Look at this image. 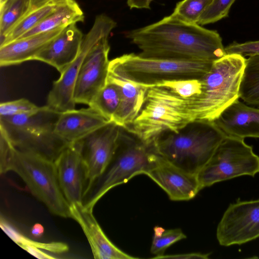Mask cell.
Returning a JSON list of instances; mask_svg holds the SVG:
<instances>
[{
  "label": "cell",
  "instance_id": "6da1fadb",
  "mask_svg": "<svg viewBox=\"0 0 259 259\" xmlns=\"http://www.w3.org/2000/svg\"><path fill=\"white\" fill-rule=\"evenodd\" d=\"M146 58L213 62L226 55L215 30L183 21L172 15L125 33Z\"/></svg>",
  "mask_w": 259,
  "mask_h": 259
},
{
  "label": "cell",
  "instance_id": "7a4b0ae2",
  "mask_svg": "<svg viewBox=\"0 0 259 259\" xmlns=\"http://www.w3.org/2000/svg\"><path fill=\"white\" fill-rule=\"evenodd\" d=\"M12 171L53 214L70 218V205L60 186L54 161L15 148L0 128V172Z\"/></svg>",
  "mask_w": 259,
  "mask_h": 259
},
{
  "label": "cell",
  "instance_id": "3957f363",
  "mask_svg": "<svg viewBox=\"0 0 259 259\" xmlns=\"http://www.w3.org/2000/svg\"><path fill=\"white\" fill-rule=\"evenodd\" d=\"M226 137L213 121L195 120L177 133L162 134L151 145L169 163L197 175Z\"/></svg>",
  "mask_w": 259,
  "mask_h": 259
},
{
  "label": "cell",
  "instance_id": "277c9868",
  "mask_svg": "<svg viewBox=\"0 0 259 259\" xmlns=\"http://www.w3.org/2000/svg\"><path fill=\"white\" fill-rule=\"evenodd\" d=\"M246 58L239 54H226L213 61L200 79L201 93L189 98L194 120L212 122L239 98L240 85Z\"/></svg>",
  "mask_w": 259,
  "mask_h": 259
},
{
  "label": "cell",
  "instance_id": "5b68a950",
  "mask_svg": "<svg viewBox=\"0 0 259 259\" xmlns=\"http://www.w3.org/2000/svg\"><path fill=\"white\" fill-rule=\"evenodd\" d=\"M194 121L189 98L165 87L154 86L148 88L139 113L125 128L151 145L162 134L177 133Z\"/></svg>",
  "mask_w": 259,
  "mask_h": 259
},
{
  "label": "cell",
  "instance_id": "8992f818",
  "mask_svg": "<svg viewBox=\"0 0 259 259\" xmlns=\"http://www.w3.org/2000/svg\"><path fill=\"white\" fill-rule=\"evenodd\" d=\"M157 157L152 145L143 142L121 127L112 157L103 174L94 182L83 197V204L93 209L98 201L110 189L127 183L134 177L145 175Z\"/></svg>",
  "mask_w": 259,
  "mask_h": 259
},
{
  "label": "cell",
  "instance_id": "52a82bcc",
  "mask_svg": "<svg viewBox=\"0 0 259 259\" xmlns=\"http://www.w3.org/2000/svg\"><path fill=\"white\" fill-rule=\"evenodd\" d=\"M59 114L46 105L31 112L0 117V127L17 149L54 161L70 145L55 132Z\"/></svg>",
  "mask_w": 259,
  "mask_h": 259
},
{
  "label": "cell",
  "instance_id": "ba28073f",
  "mask_svg": "<svg viewBox=\"0 0 259 259\" xmlns=\"http://www.w3.org/2000/svg\"><path fill=\"white\" fill-rule=\"evenodd\" d=\"M213 62L146 58L130 53L110 60L108 72L150 88L166 80L201 79Z\"/></svg>",
  "mask_w": 259,
  "mask_h": 259
},
{
  "label": "cell",
  "instance_id": "9c48e42d",
  "mask_svg": "<svg viewBox=\"0 0 259 259\" xmlns=\"http://www.w3.org/2000/svg\"><path fill=\"white\" fill-rule=\"evenodd\" d=\"M259 172V156L244 139L226 136L197 174L201 190L241 176Z\"/></svg>",
  "mask_w": 259,
  "mask_h": 259
},
{
  "label": "cell",
  "instance_id": "30bf717a",
  "mask_svg": "<svg viewBox=\"0 0 259 259\" xmlns=\"http://www.w3.org/2000/svg\"><path fill=\"white\" fill-rule=\"evenodd\" d=\"M116 26V22L105 14L96 17L92 27L83 37L77 57L54 81L47 105L59 112L75 109L74 91L83 62L94 47L102 38L109 37Z\"/></svg>",
  "mask_w": 259,
  "mask_h": 259
},
{
  "label": "cell",
  "instance_id": "8fae6325",
  "mask_svg": "<svg viewBox=\"0 0 259 259\" xmlns=\"http://www.w3.org/2000/svg\"><path fill=\"white\" fill-rule=\"evenodd\" d=\"M217 238L224 246L241 245L259 237V199H238L230 204L217 229Z\"/></svg>",
  "mask_w": 259,
  "mask_h": 259
},
{
  "label": "cell",
  "instance_id": "7c38bea8",
  "mask_svg": "<svg viewBox=\"0 0 259 259\" xmlns=\"http://www.w3.org/2000/svg\"><path fill=\"white\" fill-rule=\"evenodd\" d=\"M120 127L113 121H109L73 143L81 153L86 168L84 196L110 161L116 146Z\"/></svg>",
  "mask_w": 259,
  "mask_h": 259
},
{
  "label": "cell",
  "instance_id": "4fadbf2b",
  "mask_svg": "<svg viewBox=\"0 0 259 259\" xmlns=\"http://www.w3.org/2000/svg\"><path fill=\"white\" fill-rule=\"evenodd\" d=\"M108 37L102 38L89 52L80 68L74 91L76 103L90 105L107 83L110 61Z\"/></svg>",
  "mask_w": 259,
  "mask_h": 259
},
{
  "label": "cell",
  "instance_id": "5bb4252c",
  "mask_svg": "<svg viewBox=\"0 0 259 259\" xmlns=\"http://www.w3.org/2000/svg\"><path fill=\"white\" fill-rule=\"evenodd\" d=\"M61 190L70 205L83 203L86 168L78 147L67 146L54 161Z\"/></svg>",
  "mask_w": 259,
  "mask_h": 259
},
{
  "label": "cell",
  "instance_id": "9a60e30c",
  "mask_svg": "<svg viewBox=\"0 0 259 259\" xmlns=\"http://www.w3.org/2000/svg\"><path fill=\"white\" fill-rule=\"evenodd\" d=\"M145 175L158 185L173 201L192 199L201 190L197 175L180 169L157 154L153 166Z\"/></svg>",
  "mask_w": 259,
  "mask_h": 259
},
{
  "label": "cell",
  "instance_id": "2e32d148",
  "mask_svg": "<svg viewBox=\"0 0 259 259\" xmlns=\"http://www.w3.org/2000/svg\"><path fill=\"white\" fill-rule=\"evenodd\" d=\"M92 209L83 203L71 204L70 218L80 226L91 246L95 258L136 259L115 246L106 236L95 219Z\"/></svg>",
  "mask_w": 259,
  "mask_h": 259
},
{
  "label": "cell",
  "instance_id": "e0dca14e",
  "mask_svg": "<svg viewBox=\"0 0 259 259\" xmlns=\"http://www.w3.org/2000/svg\"><path fill=\"white\" fill-rule=\"evenodd\" d=\"M83 35L76 24L65 27L61 32L34 57L62 73L79 54Z\"/></svg>",
  "mask_w": 259,
  "mask_h": 259
},
{
  "label": "cell",
  "instance_id": "ac0fdd59",
  "mask_svg": "<svg viewBox=\"0 0 259 259\" xmlns=\"http://www.w3.org/2000/svg\"><path fill=\"white\" fill-rule=\"evenodd\" d=\"M213 122L226 136L259 138V108L249 106L239 99Z\"/></svg>",
  "mask_w": 259,
  "mask_h": 259
},
{
  "label": "cell",
  "instance_id": "d6986e66",
  "mask_svg": "<svg viewBox=\"0 0 259 259\" xmlns=\"http://www.w3.org/2000/svg\"><path fill=\"white\" fill-rule=\"evenodd\" d=\"M109 122L89 107L60 112L55 132L68 144L73 143Z\"/></svg>",
  "mask_w": 259,
  "mask_h": 259
},
{
  "label": "cell",
  "instance_id": "ffe728a7",
  "mask_svg": "<svg viewBox=\"0 0 259 259\" xmlns=\"http://www.w3.org/2000/svg\"><path fill=\"white\" fill-rule=\"evenodd\" d=\"M64 28L16 39L0 47V66L5 67L33 60L34 57Z\"/></svg>",
  "mask_w": 259,
  "mask_h": 259
},
{
  "label": "cell",
  "instance_id": "44dd1931",
  "mask_svg": "<svg viewBox=\"0 0 259 259\" xmlns=\"http://www.w3.org/2000/svg\"><path fill=\"white\" fill-rule=\"evenodd\" d=\"M107 82L117 85L120 92L119 105L112 121L125 128L139 113L149 88L125 80L109 72Z\"/></svg>",
  "mask_w": 259,
  "mask_h": 259
},
{
  "label": "cell",
  "instance_id": "7402d4cb",
  "mask_svg": "<svg viewBox=\"0 0 259 259\" xmlns=\"http://www.w3.org/2000/svg\"><path fill=\"white\" fill-rule=\"evenodd\" d=\"M83 13L74 0H66L37 25L18 39L26 38L83 21Z\"/></svg>",
  "mask_w": 259,
  "mask_h": 259
},
{
  "label": "cell",
  "instance_id": "603a6c76",
  "mask_svg": "<svg viewBox=\"0 0 259 259\" xmlns=\"http://www.w3.org/2000/svg\"><path fill=\"white\" fill-rule=\"evenodd\" d=\"M239 95L247 105L259 108V55L246 59Z\"/></svg>",
  "mask_w": 259,
  "mask_h": 259
},
{
  "label": "cell",
  "instance_id": "cb8c5ba5",
  "mask_svg": "<svg viewBox=\"0 0 259 259\" xmlns=\"http://www.w3.org/2000/svg\"><path fill=\"white\" fill-rule=\"evenodd\" d=\"M66 0H56L33 10L23 17L0 41V47L15 40L31 30Z\"/></svg>",
  "mask_w": 259,
  "mask_h": 259
},
{
  "label": "cell",
  "instance_id": "d4e9b609",
  "mask_svg": "<svg viewBox=\"0 0 259 259\" xmlns=\"http://www.w3.org/2000/svg\"><path fill=\"white\" fill-rule=\"evenodd\" d=\"M30 11V0H7L0 5V41Z\"/></svg>",
  "mask_w": 259,
  "mask_h": 259
},
{
  "label": "cell",
  "instance_id": "484cf974",
  "mask_svg": "<svg viewBox=\"0 0 259 259\" xmlns=\"http://www.w3.org/2000/svg\"><path fill=\"white\" fill-rule=\"evenodd\" d=\"M120 101L119 88L113 83L107 82L97 94L89 107H91L109 121H112Z\"/></svg>",
  "mask_w": 259,
  "mask_h": 259
},
{
  "label": "cell",
  "instance_id": "4316f807",
  "mask_svg": "<svg viewBox=\"0 0 259 259\" xmlns=\"http://www.w3.org/2000/svg\"><path fill=\"white\" fill-rule=\"evenodd\" d=\"M0 225L4 231L21 248L25 246L33 247L56 253H64L68 250V246L63 242L42 243L29 239L17 231L2 217Z\"/></svg>",
  "mask_w": 259,
  "mask_h": 259
},
{
  "label": "cell",
  "instance_id": "83f0119b",
  "mask_svg": "<svg viewBox=\"0 0 259 259\" xmlns=\"http://www.w3.org/2000/svg\"><path fill=\"white\" fill-rule=\"evenodd\" d=\"M154 234L151 246V252L158 258L164 255L165 250L175 243L185 239L186 235L179 228L165 229L156 226L153 229Z\"/></svg>",
  "mask_w": 259,
  "mask_h": 259
},
{
  "label": "cell",
  "instance_id": "f1b7e54d",
  "mask_svg": "<svg viewBox=\"0 0 259 259\" xmlns=\"http://www.w3.org/2000/svg\"><path fill=\"white\" fill-rule=\"evenodd\" d=\"M213 0H182L178 3L171 14L177 18L190 23H197Z\"/></svg>",
  "mask_w": 259,
  "mask_h": 259
},
{
  "label": "cell",
  "instance_id": "f546056e",
  "mask_svg": "<svg viewBox=\"0 0 259 259\" xmlns=\"http://www.w3.org/2000/svg\"><path fill=\"white\" fill-rule=\"evenodd\" d=\"M155 86L167 88L179 96L187 99L197 96L202 91L200 79L166 80Z\"/></svg>",
  "mask_w": 259,
  "mask_h": 259
},
{
  "label": "cell",
  "instance_id": "4dcf8cb0",
  "mask_svg": "<svg viewBox=\"0 0 259 259\" xmlns=\"http://www.w3.org/2000/svg\"><path fill=\"white\" fill-rule=\"evenodd\" d=\"M235 0H213L201 15L197 24L200 25L216 22L228 16Z\"/></svg>",
  "mask_w": 259,
  "mask_h": 259
},
{
  "label": "cell",
  "instance_id": "1f68e13d",
  "mask_svg": "<svg viewBox=\"0 0 259 259\" xmlns=\"http://www.w3.org/2000/svg\"><path fill=\"white\" fill-rule=\"evenodd\" d=\"M38 107L26 99H19L0 104V117H9L39 110Z\"/></svg>",
  "mask_w": 259,
  "mask_h": 259
},
{
  "label": "cell",
  "instance_id": "d6a6232c",
  "mask_svg": "<svg viewBox=\"0 0 259 259\" xmlns=\"http://www.w3.org/2000/svg\"><path fill=\"white\" fill-rule=\"evenodd\" d=\"M226 54H237L244 57L259 55V40L249 41L243 43L234 41L225 47Z\"/></svg>",
  "mask_w": 259,
  "mask_h": 259
},
{
  "label": "cell",
  "instance_id": "836d02e7",
  "mask_svg": "<svg viewBox=\"0 0 259 259\" xmlns=\"http://www.w3.org/2000/svg\"><path fill=\"white\" fill-rule=\"evenodd\" d=\"M209 253H201L199 252H193L185 254H174V255H163L158 258H201L207 259L209 257Z\"/></svg>",
  "mask_w": 259,
  "mask_h": 259
},
{
  "label": "cell",
  "instance_id": "e575fe53",
  "mask_svg": "<svg viewBox=\"0 0 259 259\" xmlns=\"http://www.w3.org/2000/svg\"><path fill=\"white\" fill-rule=\"evenodd\" d=\"M154 0H127L126 3L131 9H150V4Z\"/></svg>",
  "mask_w": 259,
  "mask_h": 259
},
{
  "label": "cell",
  "instance_id": "d590c367",
  "mask_svg": "<svg viewBox=\"0 0 259 259\" xmlns=\"http://www.w3.org/2000/svg\"><path fill=\"white\" fill-rule=\"evenodd\" d=\"M23 249L29 252V253L31 254L32 255H34V256L38 258H54L55 257L51 256L46 252L42 251L41 249L33 247H30V246H23L22 247Z\"/></svg>",
  "mask_w": 259,
  "mask_h": 259
},
{
  "label": "cell",
  "instance_id": "8d00e7d4",
  "mask_svg": "<svg viewBox=\"0 0 259 259\" xmlns=\"http://www.w3.org/2000/svg\"><path fill=\"white\" fill-rule=\"evenodd\" d=\"M32 236L35 238L41 237L44 233V228L40 224L36 223L31 228L30 231Z\"/></svg>",
  "mask_w": 259,
  "mask_h": 259
},
{
  "label": "cell",
  "instance_id": "74e56055",
  "mask_svg": "<svg viewBox=\"0 0 259 259\" xmlns=\"http://www.w3.org/2000/svg\"><path fill=\"white\" fill-rule=\"evenodd\" d=\"M54 1L56 0H30L31 11Z\"/></svg>",
  "mask_w": 259,
  "mask_h": 259
}]
</instances>
